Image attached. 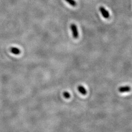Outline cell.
Segmentation results:
<instances>
[{
  "mask_svg": "<svg viewBox=\"0 0 132 132\" xmlns=\"http://www.w3.org/2000/svg\"><path fill=\"white\" fill-rule=\"evenodd\" d=\"M78 90L79 92L83 95H85L87 93V90L83 86H79L78 87Z\"/></svg>",
  "mask_w": 132,
  "mask_h": 132,
  "instance_id": "5b68a950",
  "label": "cell"
},
{
  "mask_svg": "<svg viewBox=\"0 0 132 132\" xmlns=\"http://www.w3.org/2000/svg\"><path fill=\"white\" fill-rule=\"evenodd\" d=\"M63 96H64L65 98L68 99V98H70V97H71V95H70V93H68V92H65L63 93Z\"/></svg>",
  "mask_w": 132,
  "mask_h": 132,
  "instance_id": "52a82bcc",
  "label": "cell"
},
{
  "mask_svg": "<svg viewBox=\"0 0 132 132\" xmlns=\"http://www.w3.org/2000/svg\"><path fill=\"white\" fill-rule=\"evenodd\" d=\"M10 51L11 52L15 55H18L19 54H20L21 53V51L17 48L16 47H12L10 49Z\"/></svg>",
  "mask_w": 132,
  "mask_h": 132,
  "instance_id": "277c9868",
  "label": "cell"
},
{
  "mask_svg": "<svg viewBox=\"0 0 132 132\" xmlns=\"http://www.w3.org/2000/svg\"><path fill=\"white\" fill-rule=\"evenodd\" d=\"M65 1L73 7H75L77 5L76 2L75 0H65Z\"/></svg>",
  "mask_w": 132,
  "mask_h": 132,
  "instance_id": "8992f818",
  "label": "cell"
},
{
  "mask_svg": "<svg viewBox=\"0 0 132 132\" xmlns=\"http://www.w3.org/2000/svg\"><path fill=\"white\" fill-rule=\"evenodd\" d=\"M118 91L120 93H125V92H128L131 91V88L129 86H126L120 87L118 89Z\"/></svg>",
  "mask_w": 132,
  "mask_h": 132,
  "instance_id": "3957f363",
  "label": "cell"
},
{
  "mask_svg": "<svg viewBox=\"0 0 132 132\" xmlns=\"http://www.w3.org/2000/svg\"><path fill=\"white\" fill-rule=\"evenodd\" d=\"M71 29L72 32L73 36L74 39H77L79 36L77 26L74 24H72L71 25Z\"/></svg>",
  "mask_w": 132,
  "mask_h": 132,
  "instance_id": "6da1fadb",
  "label": "cell"
},
{
  "mask_svg": "<svg viewBox=\"0 0 132 132\" xmlns=\"http://www.w3.org/2000/svg\"><path fill=\"white\" fill-rule=\"evenodd\" d=\"M99 10L103 16V17L105 19H108L110 17L109 12L103 7H99Z\"/></svg>",
  "mask_w": 132,
  "mask_h": 132,
  "instance_id": "7a4b0ae2",
  "label": "cell"
}]
</instances>
